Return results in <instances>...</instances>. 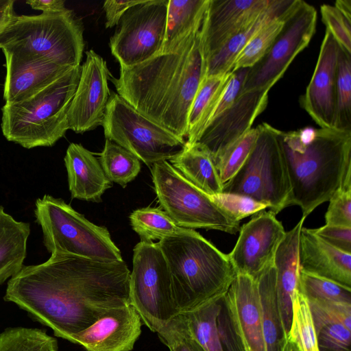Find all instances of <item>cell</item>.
<instances>
[{"instance_id": "cell-1", "label": "cell", "mask_w": 351, "mask_h": 351, "mask_svg": "<svg viewBox=\"0 0 351 351\" xmlns=\"http://www.w3.org/2000/svg\"><path fill=\"white\" fill-rule=\"evenodd\" d=\"M130 276L123 260L55 253L43 263L23 266L9 279L4 300L68 340L110 309L129 304Z\"/></svg>"}, {"instance_id": "cell-2", "label": "cell", "mask_w": 351, "mask_h": 351, "mask_svg": "<svg viewBox=\"0 0 351 351\" xmlns=\"http://www.w3.org/2000/svg\"><path fill=\"white\" fill-rule=\"evenodd\" d=\"M202 23L171 50L120 66L119 78L110 77L117 94L134 109L185 141L189 112L205 77Z\"/></svg>"}, {"instance_id": "cell-3", "label": "cell", "mask_w": 351, "mask_h": 351, "mask_svg": "<svg viewBox=\"0 0 351 351\" xmlns=\"http://www.w3.org/2000/svg\"><path fill=\"white\" fill-rule=\"evenodd\" d=\"M291 186L290 206L304 218L341 187L351 188V130L279 131Z\"/></svg>"}, {"instance_id": "cell-4", "label": "cell", "mask_w": 351, "mask_h": 351, "mask_svg": "<svg viewBox=\"0 0 351 351\" xmlns=\"http://www.w3.org/2000/svg\"><path fill=\"white\" fill-rule=\"evenodd\" d=\"M179 313L221 297L237 274L228 254L193 229L159 241Z\"/></svg>"}, {"instance_id": "cell-5", "label": "cell", "mask_w": 351, "mask_h": 351, "mask_svg": "<svg viewBox=\"0 0 351 351\" xmlns=\"http://www.w3.org/2000/svg\"><path fill=\"white\" fill-rule=\"evenodd\" d=\"M83 27L66 8L37 15H14L0 32L6 67L45 61L64 66H80Z\"/></svg>"}, {"instance_id": "cell-6", "label": "cell", "mask_w": 351, "mask_h": 351, "mask_svg": "<svg viewBox=\"0 0 351 351\" xmlns=\"http://www.w3.org/2000/svg\"><path fill=\"white\" fill-rule=\"evenodd\" d=\"M81 66L70 69L31 97L5 104L1 130L5 138L31 149L53 146L69 130L67 113L76 90Z\"/></svg>"}, {"instance_id": "cell-7", "label": "cell", "mask_w": 351, "mask_h": 351, "mask_svg": "<svg viewBox=\"0 0 351 351\" xmlns=\"http://www.w3.org/2000/svg\"><path fill=\"white\" fill-rule=\"evenodd\" d=\"M34 215L43 243L52 254L78 256L99 261L123 258L107 228L95 225L60 198L45 195L36 199Z\"/></svg>"}, {"instance_id": "cell-8", "label": "cell", "mask_w": 351, "mask_h": 351, "mask_svg": "<svg viewBox=\"0 0 351 351\" xmlns=\"http://www.w3.org/2000/svg\"><path fill=\"white\" fill-rule=\"evenodd\" d=\"M257 128L251 152L237 173L223 185L222 192L252 198L277 215L290 206L291 194L280 130L267 123Z\"/></svg>"}, {"instance_id": "cell-9", "label": "cell", "mask_w": 351, "mask_h": 351, "mask_svg": "<svg viewBox=\"0 0 351 351\" xmlns=\"http://www.w3.org/2000/svg\"><path fill=\"white\" fill-rule=\"evenodd\" d=\"M154 190L163 210L177 226L187 229H205L236 234V221L208 195L182 176L167 160L151 167Z\"/></svg>"}, {"instance_id": "cell-10", "label": "cell", "mask_w": 351, "mask_h": 351, "mask_svg": "<svg viewBox=\"0 0 351 351\" xmlns=\"http://www.w3.org/2000/svg\"><path fill=\"white\" fill-rule=\"evenodd\" d=\"M129 304L154 332L179 314L169 267L158 243L140 241L133 250Z\"/></svg>"}, {"instance_id": "cell-11", "label": "cell", "mask_w": 351, "mask_h": 351, "mask_svg": "<svg viewBox=\"0 0 351 351\" xmlns=\"http://www.w3.org/2000/svg\"><path fill=\"white\" fill-rule=\"evenodd\" d=\"M102 125L106 139L120 145L148 167L169 160L186 141L143 116L117 93H111Z\"/></svg>"}, {"instance_id": "cell-12", "label": "cell", "mask_w": 351, "mask_h": 351, "mask_svg": "<svg viewBox=\"0 0 351 351\" xmlns=\"http://www.w3.org/2000/svg\"><path fill=\"white\" fill-rule=\"evenodd\" d=\"M217 322L223 351H265L256 280L236 275L220 299Z\"/></svg>"}, {"instance_id": "cell-13", "label": "cell", "mask_w": 351, "mask_h": 351, "mask_svg": "<svg viewBox=\"0 0 351 351\" xmlns=\"http://www.w3.org/2000/svg\"><path fill=\"white\" fill-rule=\"evenodd\" d=\"M168 0H145L128 10L110 38L112 54L120 66L130 67L158 54L166 29Z\"/></svg>"}, {"instance_id": "cell-14", "label": "cell", "mask_w": 351, "mask_h": 351, "mask_svg": "<svg viewBox=\"0 0 351 351\" xmlns=\"http://www.w3.org/2000/svg\"><path fill=\"white\" fill-rule=\"evenodd\" d=\"M315 8L300 0L266 54L250 68L243 90L273 86L297 55L306 48L316 29Z\"/></svg>"}, {"instance_id": "cell-15", "label": "cell", "mask_w": 351, "mask_h": 351, "mask_svg": "<svg viewBox=\"0 0 351 351\" xmlns=\"http://www.w3.org/2000/svg\"><path fill=\"white\" fill-rule=\"evenodd\" d=\"M286 232L282 223L270 210L254 215L239 230V236L228 254L236 274L256 280L274 263L276 251Z\"/></svg>"}, {"instance_id": "cell-16", "label": "cell", "mask_w": 351, "mask_h": 351, "mask_svg": "<svg viewBox=\"0 0 351 351\" xmlns=\"http://www.w3.org/2000/svg\"><path fill=\"white\" fill-rule=\"evenodd\" d=\"M272 86L242 90L233 104L206 127L193 144L206 151L214 161L250 130L266 108Z\"/></svg>"}, {"instance_id": "cell-17", "label": "cell", "mask_w": 351, "mask_h": 351, "mask_svg": "<svg viewBox=\"0 0 351 351\" xmlns=\"http://www.w3.org/2000/svg\"><path fill=\"white\" fill-rule=\"evenodd\" d=\"M86 55L67 113L69 129L76 133L102 125L111 95L108 82L110 74L106 61L93 50L86 51Z\"/></svg>"}, {"instance_id": "cell-18", "label": "cell", "mask_w": 351, "mask_h": 351, "mask_svg": "<svg viewBox=\"0 0 351 351\" xmlns=\"http://www.w3.org/2000/svg\"><path fill=\"white\" fill-rule=\"evenodd\" d=\"M272 0H209L202 26L206 61L254 21Z\"/></svg>"}, {"instance_id": "cell-19", "label": "cell", "mask_w": 351, "mask_h": 351, "mask_svg": "<svg viewBox=\"0 0 351 351\" xmlns=\"http://www.w3.org/2000/svg\"><path fill=\"white\" fill-rule=\"evenodd\" d=\"M340 47L326 30L317 64L300 103L320 127L333 128L337 72Z\"/></svg>"}, {"instance_id": "cell-20", "label": "cell", "mask_w": 351, "mask_h": 351, "mask_svg": "<svg viewBox=\"0 0 351 351\" xmlns=\"http://www.w3.org/2000/svg\"><path fill=\"white\" fill-rule=\"evenodd\" d=\"M142 321L130 304L110 309L68 341L86 351H131L141 334Z\"/></svg>"}, {"instance_id": "cell-21", "label": "cell", "mask_w": 351, "mask_h": 351, "mask_svg": "<svg viewBox=\"0 0 351 351\" xmlns=\"http://www.w3.org/2000/svg\"><path fill=\"white\" fill-rule=\"evenodd\" d=\"M299 269L351 288V254L332 247L302 226L298 248Z\"/></svg>"}, {"instance_id": "cell-22", "label": "cell", "mask_w": 351, "mask_h": 351, "mask_svg": "<svg viewBox=\"0 0 351 351\" xmlns=\"http://www.w3.org/2000/svg\"><path fill=\"white\" fill-rule=\"evenodd\" d=\"M64 160L71 197L101 202L102 195L112 184L93 154L81 144L73 143L69 145Z\"/></svg>"}, {"instance_id": "cell-23", "label": "cell", "mask_w": 351, "mask_h": 351, "mask_svg": "<svg viewBox=\"0 0 351 351\" xmlns=\"http://www.w3.org/2000/svg\"><path fill=\"white\" fill-rule=\"evenodd\" d=\"M306 218L289 231L280 244L274 258L276 290L278 304L285 332L289 336L293 311V298L298 291L299 263L298 248L300 230Z\"/></svg>"}, {"instance_id": "cell-24", "label": "cell", "mask_w": 351, "mask_h": 351, "mask_svg": "<svg viewBox=\"0 0 351 351\" xmlns=\"http://www.w3.org/2000/svg\"><path fill=\"white\" fill-rule=\"evenodd\" d=\"M300 0H272L254 21L205 62V77L231 73L233 62L245 44L265 25L289 14Z\"/></svg>"}, {"instance_id": "cell-25", "label": "cell", "mask_w": 351, "mask_h": 351, "mask_svg": "<svg viewBox=\"0 0 351 351\" xmlns=\"http://www.w3.org/2000/svg\"><path fill=\"white\" fill-rule=\"evenodd\" d=\"M72 68L45 61L6 67L3 88L5 104L19 102L31 97Z\"/></svg>"}, {"instance_id": "cell-26", "label": "cell", "mask_w": 351, "mask_h": 351, "mask_svg": "<svg viewBox=\"0 0 351 351\" xmlns=\"http://www.w3.org/2000/svg\"><path fill=\"white\" fill-rule=\"evenodd\" d=\"M256 281L265 351H282L288 336L284 328L278 304L274 264L268 267Z\"/></svg>"}, {"instance_id": "cell-27", "label": "cell", "mask_w": 351, "mask_h": 351, "mask_svg": "<svg viewBox=\"0 0 351 351\" xmlns=\"http://www.w3.org/2000/svg\"><path fill=\"white\" fill-rule=\"evenodd\" d=\"M29 233V223L16 221L0 206V285L23 267Z\"/></svg>"}, {"instance_id": "cell-28", "label": "cell", "mask_w": 351, "mask_h": 351, "mask_svg": "<svg viewBox=\"0 0 351 351\" xmlns=\"http://www.w3.org/2000/svg\"><path fill=\"white\" fill-rule=\"evenodd\" d=\"M168 162L188 181L210 197L222 192L215 164L210 155L196 145L184 149Z\"/></svg>"}, {"instance_id": "cell-29", "label": "cell", "mask_w": 351, "mask_h": 351, "mask_svg": "<svg viewBox=\"0 0 351 351\" xmlns=\"http://www.w3.org/2000/svg\"><path fill=\"white\" fill-rule=\"evenodd\" d=\"M230 75L226 73L202 80L189 112L186 145L195 144L209 123Z\"/></svg>"}, {"instance_id": "cell-30", "label": "cell", "mask_w": 351, "mask_h": 351, "mask_svg": "<svg viewBox=\"0 0 351 351\" xmlns=\"http://www.w3.org/2000/svg\"><path fill=\"white\" fill-rule=\"evenodd\" d=\"M208 4L209 0H168L165 36L159 53L171 50L199 25Z\"/></svg>"}, {"instance_id": "cell-31", "label": "cell", "mask_w": 351, "mask_h": 351, "mask_svg": "<svg viewBox=\"0 0 351 351\" xmlns=\"http://www.w3.org/2000/svg\"><path fill=\"white\" fill-rule=\"evenodd\" d=\"M221 298L182 313L192 335L206 351H223L217 322Z\"/></svg>"}, {"instance_id": "cell-32", "label": "cell", "mask_w": 351, "mask_h": 351, "mask_svg": "<svg viewBox=\"0 0 351 351\" xmlns=\"http://www.w3.org/2000/svg\"><path fill=\"white\" fill-rule=\"evenodd\" d=\"M99 162L111 182L125 187L141 171V162L134 154L120 145L106 139Z\"/></svg>"}, {"instance_id": "cell-33", "label": "cell", "mask_w": 351, "mask_h": 351, "mask_svg": "<svg viewBox=\"0 0 351 351\" xmlns=\"http://www.w3.org/2000/svg\"><path fill=\"white\" fill-rule=\"evenodd\" d=\"M129 218L132 229L138 234L141 241L144 242L160 241L183 228L177 226L164 210L157 208L136 209Z\"/></svg>"}, {"instance_id": "cell-34", "label": "cell", "mask_w": 351, "mask_h": 351, "mask_svg": "<svg viewBox=\"0 0 351 351\" xmlns=\"http://www.w3.org/2000/svg\"><path fill=\"white\" fill-rule=\"evenodd\" d=\"M293 10L287 16L267 24L252 36L236 56L231 73L240 69L252 67L266 54Z\"/></svg>"}, {"instance_id": "cell-35", "label": "cell", "mask_w": 351, "mask_h": 351, "mask_svg": "<svg viewBox=\"0 0 351 351\" xmlns=\"http://www.w3.org/2000/svg\"><path fill=\"white\" fill-rule=\"evenodd\" d=\"M333 128L351 130V54L340 47Z\"/></svg>"}, {"instance_id": "cell-36", "label": "cell", "mask_w": 351, "mask_h": 351, "mask_svg": "<svg viewBox=\"0 0 351 351\" xmlns=\"http://www.w3.org/2000/svg\"><path fill=\"white\" fill-rule=\"evenodd\" d=\"M0 351H58V346L43 330L14 327L0 333Z\"/></svg>"}, {"instance_id": "cell-37", "label": "cell", "mask_w": 351, "mask_h": 351, "mask_svg": "<svg viewBox=\"0 0 351 351\" xmlns=\"http://www.w3.org/2000/svg\"><path fill=\"white\" fill-rule=\"evenodd\" d=\"M292 320L288 338L300 351H319L317 334L306 298L298 291L293 298Z\"/></svg>"}, {"instance_id": "cell-38", "label": "cell", "mask_w": 351, "mask_h": 351, "mask_svg": "<svg viewBox=\"0 0 351 351\" xmlns=\"http://www.w3.org/2000/svg\"><path fill=\"white\" fill-rule=\"evenodd\" d=\"M298 291L307 300L351 303V288L299 269Z\"/></svg>"}, {"instance_id": "cell-39", "label": "cell", "mask_w": 351, "mask_h": 351, "mask_svg": "<svg viewBox=\"0 0 351 351\" xmlns=\"http://www.w3.org/2000/svg\"><path fill=\"white\" fill-rule=\"evenodd\" d=\"M258 132L257 127L252 128L214 161L222 186L244 164L254 145Z\"/></svg>"}, {"instance_id": "cell-40", "label": "cell", "mask_w": 351, "mask_h": 351, "mask_svg": "<svg viewBox=\"0 0 351 351\" xmlns=\"http://www.w3.org/2000/svg\"><path fill=\"white\" fill-rule=\"evenodd\" d=\"M156 333L169 351H206L192 335L182 313L176 315Z\"/></svg>"}, {"instance_id": "cell-41", "label": "cell", "mask_w": 351, "mask_h": 351, "mask_svg": "<svg viewBox=\"0 0 351 351\" xmlns=\"http://www.w3.org/2000/svg\"><path fill=\"white\" fill-rule=\"evenodd\" d=\"M307 301L316 332L322 326L335 323L341 324L351 330V303L315 300Z\"/></svg>"}, {"instance_id": "cell-42", "label": "cell", "mask_w": 351, "mask_h": 351, "mask_svg": "<svg viewBox=\"0 0 351 351\" xmlns=\"http://www.w3.org/2000/svg\"><path fill=\"white\" fill-rule=\"evenodd\" d=\"M323 23L339 47L351 54V18L335 5L323 4L320 7Z\"/></svg>"}, {"instance_id": "cell-43", "label": "cell", "mask_w": 351, "mask_h": 351, "mask_svg": "<svg viewBox=\"0 0 351 351\" xmlns=\"http://www.w3.org/2000/svg\"><path fill=\"white\" fill-rule=\"evenodd\" d=\"M211 197L222 210L239 222L268 208L265 204L238 194L221 192Z\"/></svg>"}, {"instance_id": "cell-44", "label": "cell", "mask_w": 351, "mask_h": 351, "mask_svg": "<svg viewBox=\"0 0 351 351\" xmlns=\"http://www.w3.org/2000/svg\"><path fill=\"white\" fill-rule=\"evenodd\" d=\"M316 334L319 351H351V330L341 324H326Z\"/></svg>"}, {"instance_id": "cell-45", "label": "cell", "mask_w": 351, "mask_h": 351, "mask_svg": "<svg viewBox=\"0 0 351 351\" xmlns=\"http://www.w3.org/2000/svg\"><path fill=\"white\" fill-rule=\"evenodd\" d=\"M328 201L326 225L351 228V189L339 188Z\"/></svg>"}, {"instance_id": "cell-46", "label": "cell", "mask_w": 351, "mask_h": 351, "mask_svg": "<svg viewBox=\"0 0 351 351\" xmlns=\"http://www.w3.org/2000/svg\"><path fill=\"white\" fill-rule=\"evenodd\" d=\"M311 230L332 247L351 254V228L325 225Z\"/></svg>"}, {"instance_id": "cell-47", "label": "cell", "mask_w": 351, "mask_h": 351, "mask_svg": "<svg viewBox=\"0 0 351 351\" xmlns=\"http://www.w3.org/2000/svg\"><path fill=\"white\" fill-rule=\"evenodd\" d=\"M145 1V0L104 1L103 9L106 14V27L111 28L117 25L128 10Z\"/></svg>"}, {"instance_id": "cell-48", "label": "cell", "mask_w": 351, "mask_h": 351, "mask_svg": "<svg viewBox=\"0 0 351 351\" xmlns=\"http://www.w3.org/2000/svg\"><path fill=\"white\" fill-rule=\"evenodd\" d=\"M62 0H30L27 1L32 8L42 11L43 13L54 12L66 8Z\"/></svg>"}, {"instance_id": "cell-49", "label": "cell", "mask_w": 351, "mask_h": 351, "mask_svg": "<svg viewBox=\"0 0 351 351\" xmlns=\"http://www.w3.org/2000/svg\"><path fill=\"white\" fill-rule=\"evenodd\" d=\"M14 0H7L0 6V32L6 27L11 19L14 16Z\"/></svg>"}, {"instance_id": "cell-50", "label": "cell", "mask_w": 351, "mask_h": 351, "mask_svg": "<svg viewBox=\"0 0 351 351\" xmlns=\"http://www.w3.org/2000/svg\"><path fill=\"white\" fill-rule=\"evenodd\" d=\"M335 6L347 16L351 18L350 0H338L335 2Z\"/></svg>"}, {"instance_id": "cell-51", "label": "cell", "mask_w": 351, "mask_h": 351, "mask_svg": "<svg viewBox=\"0 0 351 351\" xmlns=\"http://www.w3.org/2000/svg\"><path fill=\"white\" fill-rule=\"evenodd\" d=\"M282 351H300L294 341L287 338Z\"/></svg>"}, {"instance_id": "cell-52", "label": "cell", "mask_w": 351, "mask_h": 351, "mask_svg": "<svg viewBox=\"0 0 351 351\" xmlns=\"http://www.w3.org/2000/svg\"><path fill=\"white\" fill-rule=\"evenodd\" d=\"M7 0H0V6L3 5L5 2H6Z\"/></svg>"}]
</instances>
